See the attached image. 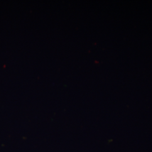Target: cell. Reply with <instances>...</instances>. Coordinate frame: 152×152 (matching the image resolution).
<instances>
[]
</instances>
